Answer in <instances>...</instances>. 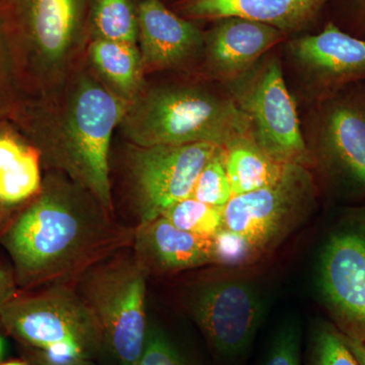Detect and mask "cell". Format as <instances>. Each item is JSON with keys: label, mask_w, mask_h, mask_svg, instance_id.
Returning <instances> with one entry per match:
<instances>
[{"label": "cell", "mask_w": 365, "mask_h": 365, "mask_svg": "<svg viewBox=\"0 0 365 365\" xmlns=\"http://www.w3.org/2000/svg\"><path fill=\"white\" fill-rule=\"evenodd\" d=\"M107 211L61 173L42 188L4 230L0 242L11 256L16 285L33 287L64 278L113 244Z\"/></svg>", "instance_id": "2"}, {"label": "cell", "mask_w": 365, "mask_h": 365, "mask_svg": "<svg viewBox=\"0 0 365 365\" xmlns=\"http://www.w3.org/2000/svg\"><path fill=\"white\" fill-rule=\"evenodd\" d=\"M190 197L217 208H225L232 199V192L223 163L222 148L204 165Z\"/></svg>", "instance_id": "25"}, {"label": "cell", "mask_w": 365, "mask_h": 365, "mask_svg": "<svg viewBox=\"0 0 365 365\" xmlns=\"http://www.w3.org/2000/svg\"><path fill=\"white\" fill-rule=\"evenodd\" d=\"M277 48L222 86L248 118L252 139L262 150L278 162L311 168L297 103L288 88Z\"/></svg>", "instance_id": "7"}, {"label": "cell", "mask_w": 365, "mask_h": 365, "mask_svg": "<svg viewBox=\"0 0 365 365\" xmlns=\"http://www.w3.org/2000/svg\"><path fill=\"white\" fill-rule=\"evenodd\" d=\"M162 216L184 232L209 239L225 227L223 208L213 207L192 197L175 204Z\"/></svg>", "instance_id": "23"}, {"label": "cell", "mask_w": 365, "mask_h": 365, "mask_svg": "<svg viewBox=\"0 0 365 365\" xmlns=\"http://www.w3.org/2000/svg\"><path fill=\"white\" fill-rule=\"evenodd\" d=\"M86 295L102 328L104 345L118 365H137L150 327L143 262L118 260L91 274Z\"/></svg>", "instance_id": "10"}, {"label": "cell", "mask_w": 365, "mask_h": 365, "mask_svg": "<svg viewBox=\"0 0 365 365\" xmlns=\"http://www.w3.org/2000/svg\"><path fill=\"white\" fill-rule=\"evenodd\" d=\"M9 335L55 362L88 361L104 346L93 309L66 288L14 297L0 312Z\"/></svg>", "instance_id": "6"}, {"label": "cell", "mask_w": 365, "mask_h": 365, "mask_svg": "<svg viewBox=\"0 0 365 365\" xmlns=\"http://www.w3.org/2000/svg\"><path fill=\"white\" fill-rule=\"evenodd\" d=\"M2 352H4V340H2L1 336H0V359H1Z\"/></svg>", "instance_id": "35"}, {"label": "cell", "mask_w": 365, "mask_h": 365, "mask_svg": "<svg viewBox=\"0 0 365 365\" xmlns=\"http://www.w3.org/2000/svg\"><path fill=\"white\" fill-rule=\"evenodd\" d=\"M318 287L334 325L365 341V206L351 209L319 254Z\"/></svg>", "instance_id": "11"}, {"label": "cell", "mask_w": 365, "mask_h": 365, "mask_svg": "<svg viewBox=\"0 0 365 365\" xmlns=\"http://www.w3.org/2000/svg\"><path fill=\"white\" fill-rule=\"evenodd\" d=\"M232 196L268 186L282 174L285 165L262 150L251 137H242L222 148Z\"/></svg>", "instance_id": "20"}, {"label": "cell", "mask_w": 365, "mask_h": 365, "mask_svg": "<svg viewBox=\"0 0 365 365\" xmlns=\"http://www.w3.org/2000/svg\"><path fill=\"white\" fill-rule=\"evenodd\" d=\"M302 333L294 322L281 327L274 336L262 365H302Z\"/></svg>", "instance_id": "26"}, {"label": "cell", "mask_w": 365, "mask_h": 365, "mask_svg": "<svg viewBox=\"0 0 365 365\" xmlns=\"http://www.w3.org/2000/svg\"><path fill=\"white\" fill-rule=\"evenodd\" d=\"M0 365H30L26 360H13V361L6 362Z\"/></svg>", "instance_id": "33"}, {"label": "cell", "mask_w": 365, "mask_h": 365, "mask_svg": "<svg viewBox=\"0 0 365 365\" xmlns=\"http://www.w3.org/2000/svg\"><path fill=\"white\" fill-rule=\"evenodd\" d=\"M26 97L52 91L85 59L91 0H0Z\"/></svg>", "instance_id": "4"}, {"label": "cell", "mask_w": 365, "mask_h": 365, "mask_svg": "<svg viewBox=\"0 0 365 365\" xmlns=\"http://www.w3.org/2000/svg\"><path fill=\"white\" fill-rule=\"evenodd\" d=\"M137 365H191L169 336L157 327H148V337Z\"/></svg>", "instance_id": "28"}, {"label": "cell", "mask_w": 365, "mask_h": 365, "mask_svg": "<svg viewBox=\"0 0 365 365\" xmlns=\"http://www.w3.org/2000/svg\"><path fill=\"white\" fill-rule=\"evenodd\" d=\"M30 365H91V362L78 361V362H55L48 359L44 355L36 350L31 349L29 359L26 360Z\"/></svg>", "instance_id": "32"}, {"label": "cell", "mask_w": 365, "mask_h": 365, "mask_svg": "<svg viewBox=\"0 0 365 365\" xmlns=\"http://www.w3.org/2000/svg\"><path fill=\"white\" fill-rule=\"evenodd\" d=\"M334 0H182L179 11L191 21L244 19L287 34L304 31Z\"/></svg>", "instance_id": "16"}, {"label": "cell", "mask_w": 365, "mask_h": 365, "mask_svg": "<svg viewBox=\"0 0 365 365\" xmlns=\"http://www.w3.org/2000/svg\"><path fill=\"white\" fill-rule=\"evenodd\" d=\"M287 39L282 31L257 21L239 18L215 21L204 36L195 76L223 85L239 78Z\"/></svg>", "instance_id": "15"}, {"label": "cell", "mask_w": 365, "mask_h": 365, "mask_svg": "<svg viewBox=\"0 0 365 365\" xmlns=\"http://www.w3.org/2000/svg\"><path fill=\"white\" fill-rule=\"evenodd\" d=\"M25 98L11 33L0 2V121L9 120Z\"/></svg>", "instance_id": "22"}, {"label": "cell", "mask_w": 365, "mask_h": 365, "mask_svg": "<svg viewBox=\"0 0 365 365\" xmlns=\"http://www.w3.org/2000/svg\"><path fill=\"white\" fill-rule=\"evenodd\" d=\"M137 25V45L145 74L170 71L195 76L205 32L194 21L170 11L160 0H141Z\"/></svg>", "instance_id": "14"}, {"label": "cell", "mask_w": 365, "mask_h": 365, "mask_svg": "<svg viewBox=\"0 0 365 365\" xmlns=\"http://www.w3.org/2000/svg\"><path fill=\"white\" fill-rule=\"evenodd\" d=\"M343 336H344L346 344H347L352 354L354 355L359 364L365 365V341L349 337V336H346L344 334H343Z\"/></svg>", "instance_id": "31"}, {"label": "cell", "mask_w": 365, "mask_h": 365, "mask_svg": "<svg viewBox=\"0 0 365 365\" xmlns=\"http://www.w3.org/2000/svg\"><path fill=\"white\" fill-rule=\"evenodd\" d=\"M317 197L313 170L299 163H287L272 184L232 197L223 208V227L244 237L260 258L309 217Z\"/></svg>", "instance_id": "8"}, {"label": "cell", "mask_w": 365, "mask_h": 365, "mask_svg": "<svg viewBox=\"0 0 365 365\" xmlns=\"http://www.w3.org/2000/svg\"><path fill=\"white\" fill-rule=\"evenodd\" d=\"M191 309L216 357L225 365L242 362L263 319L260 290L244 279L211 281L197 290Z\"/></svg>", "instance_id": "13"}, {"label": "cell", "mask_w": 365, "mask_h": 365, "mask_svg": "<svg viewBox=\"0 0 365 365\" xmlns=\"http://www.w3.org/2000/svg\"><path fill=\"white\" fill-rule=\"evenodd\" d=\"M300 127L309 169L338 195L365 198V81L307 106Z\"/></svg>", "instance_id": "5"}, {"label": "cell", "mask_w": 365, "mask_h": 365, "mask_svg": "<svg viewBox=\"0 0 365 365\" xmlns=\"http://www.w3.org/2000/svg\"><path fill=\"white\" fill-rule=\"evenodd\" d=\"M4 209H6V206H4V204L0 202V222H1L2 218H4Z\"/></svg>", "instance_id": "34"}, {"label": "cell", "mask_w": 365, "mask_h": 365, "mask_svg": "<svg viewBox=\"0 0 365 365\" xmlns=\"http://www.w3.org/2000/svg\"><path fill=\"white\" fill-rule=\"evenodd\" d=\"M118 129L129 143L144 148L200 143L225 148L251 137L248 118L222 85L185 74L145 81Z\"/></svg>", "instance_id": "3"}, {"label": "cell", "mask_w": 365, "mask_h": 365, "mask_svg": "<svg viewBox=\"0 0 365 365\" xmlns=\"http://www.w3.org/2000/svg\"><path fill=\"white\" fill-rule=\"evenodd\" d=\"M86 59L98 79L128 104L145 83L138 45L91 40L86 49Z\"/></svg>", "instance_id": "19"}, {"label": "cell", "mask_w": 365, "mask_h": 365, "mask_svg": "<svg viewBox=\"0 0 365 365\" xmlns=\"http://www.w3.org/2000/svg\"><path fill=\"white\" fill-rule=\"evenodd\" d=\"M129 145V172L140 225L157 220L173 205L191 196L204 165L220 148L206 143Z\"/></svg>", "instance_id": "12"}, {"label": "cell", "mask_w": 365, "mask_h": 365, "mask_svg": "<svg viewBox=\"0 0 365 365\" xmlns=\"http://www.w3.org/2000/svg\"><path fill=\"white\" fill-rule=\"evenodd\" d=\"M88 30L90 41L137 45V6L132 0H91Z\"/></svg>", "instance_id": "21"}, {"label": "cell", "mask_w": 365, "mask_h": 365, "mask_svg": "<svg viewBox=\"0 0 365 365\" xmlns=\"http://www.w3.org/2000/svg\"><path fill=\"white\" fill-rule=\"evenodd\" d=\"M137 251L143 264L160 271H180L215 263L213 240L184 232L160 216L140 225Z\"/></svg>", "instance_id": "17"}, {"label": "cell", "mask_w": 365, "mask_h": 365, "mask_svg": "<svg viewBox=\"0 0 365 365\" xmlns=\"http://www.w3.org/2000/svg\"><path fill=\"white\" fill-rule=\"evenodd\" d=\"M39 153L11 120L0 121V202L31 200L42 188Z\"/></svg>", "instance_id": "18"}, {"label": "cell", "mask_w": 365, "mask_h": 365, "mask_svg": "<svg viewBox=\"0 0 365 365\" xmlns=\"http://www.w3.org/2000/svg\"><path fill=\"white\" fill-rule=\"evenodd\" d=\"M16 287L14 274L0 266V312L7 302L16 297Z\"/></svg>", "instance_id": "30"}, {"label": "cell", "mask_w": 365, "mask_h": 365, "mask_svg": "<svg viewBox=\"0 0 365 365\" xmlns=\"http://www.w3.org/2000/svg\"><path fill=\"white\" fill-rule=\"evenodd\" d=\"M215 263L227 267L246 265L258 259L248 241L237 232L222 227L212 237Z\"/></svg>", "instance_id": "27"}, {"label": "cell", "mask_w": 365, "mask_h": 365, "mask_svg": "<svg viewBox=\"0 0 365 365\" xmlns=\"http://www.w3.org/2000/svg\"><path fill=\"white\" fill-rule=\"evenodd\" d=\"M342 7V20L336 25L355 37L365 39V0H334Z\"/></svg>", "instance_id": "29"}, {"label": "cell", "mask_w": 365, "mask_h": 365, "mask_svg": "<svg viewBox=\"0 0 365 365\" xmlns=\"http://www.w3.org/2000/svg\"><path fill=\"white\" fill-rule=\"evenodd\" d=\"M280 48L288 88L307 106L365 81V39L332 21L321 32L290 38Z\"/></svg>", "instance_id": "9"}, {"label": "cell", "mask_w": 365, "mask_h": 365, "mask_svg": "<svg viewBox=\"0 0 365 365\" xmlns=\"http://www.w3.org/2000/svg\"><path fill=\"white\" fill-rule=\"evenodd\" d=\"M304 365H359L334 324L318 321L312 327Z\"/></svg>", "instance_id": "24"}, {"label": "cell", "mask_w": 365, "mask_h": 365, "mask_svg": "<svg viewBox=\"0 0 365 365\" xmlns=\"http://www.w3.org/2000/svg\"><path fill=\"white\" fill-rule=\"evenodd\" d=\"M127 106L85 57L58 86L24 98L9 120L39 153L41 163L66 175L111 212L110 148Z\"/></svg>", "instance_id": "1"}]
</instances>
